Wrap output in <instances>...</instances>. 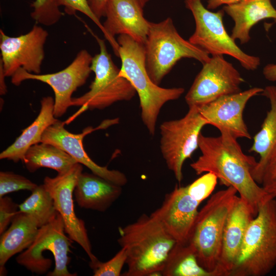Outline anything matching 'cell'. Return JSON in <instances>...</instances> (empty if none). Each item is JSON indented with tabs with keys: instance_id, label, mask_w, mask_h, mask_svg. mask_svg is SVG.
Segmentation results:
<instances>
[{
	"instance_id": "cell-4",
	"label": "cell",
	"mask_w": 276,
	"mask_h": 276,
	"mask_svg": "<svg viewBox=\"0 0 276 276\" xmlns=\"http://www.w3.org/2000/svg\"><path fill=\"white\" fill-rule=\"evenodd\" d=\"M276 265V200L260 208L246 230L230 276H264Z\"/></svg>"
},
{
	"instance_id": "cell-14",
	"label": "cell",
	"mask_w": 276,
	"mask_h": 276,
	"mask_svg": "<svg viewBox=\"0 0 276 276\" xmlns=\"http://www.w3.org/2000/svg\"><path fill=\"white\" fill-rule=\"evenodd\" d=\"M48 33L35 25L27 33L17 37L7 35L0 30V49L5 74L12 77L20 68L39 74L44 58V46Z\"/></svg>"
},
{
	"instance_id": "cell-33",
	"label": "cell",
	"mask_w": 276,
	"mask_h": 276,
	"mask_svg": "<svg viewBox=\"0 0 276 276\" xmlns=\"http://www.w3.org/2000/svg\"><path fill=\"white\" fill-rule=\"evenodd\" d=\"M61 5L64 8L65 12L70 15H75L78 11L88 17L100 28L104 35L105 32L100 20L91 10L87 0H61Z\"/></svg>"
},
{
	"instance_id": "cell-15",
	"label": "cell",
	"mask_w": 276,
	"mask_h": 276,
	"mask_svg": "<svg viewBox=\"0 0 276 276\" xmlns=\"http://www.w3.org/2000/svg\"><path fill=\"white\" fill-rule=\"evenodd\" d=\"M263 88L253 87L244 91L223 96L199 108L208 125L217 128L220 134L238 139H251L243 119V111L248 101L263 92Z\"/></svg>"
},
{
	"instance_id": "cell-27",
	"label": "cell",
	"mask_w": 276,
	"mask_h": 276,
	"mask_svg": "<svg viewBox=\"0 0 276 276\" xmlns=\"http://www.w3.org/2000/svg\"><path fill=\"white\" fill-rule=\"evenodd\" d=\"M19 211L32 216L39 228L51 221L57 213L54 200L43 184L38 186L19 205Z\"/></svg>"
},
{
	"instance_id": "cell-22",
	"label": "cell",
	"mask_w": 276,
	"mask_h": 276,
	"mask_svg": "<svg viewBox=\"0 0 276 276\" xmlns=\"http://www.w3.org/2000/svg\"><path fill=\"white\" fill-rule=\"evenodd\" d=\"M39 113L33 123L22 131L14 142L0 154L1 159L24 163L25 154L32 145L41 143L45 130L58 119L54 114V100L44 97L40 101Z\"/></svg>"
},
{
	"instance_id": "cell-28",
	"label": "cell",
	"mask_w": 276,
	"mask_h": 276,
	"mask_svg": "<svg viewBox=\"0 0 276 276\" xmlns=\"http://www.w3.org/2000/svg\"><path fill=\"white\" fill-rule=\"evenodd\" d=\"M61 6V0H35L31 5L33 10L30 15L37 23L50 26L63 16Z\"/></svg>"
},
{
	"instance_id": "cell-7",
	"label": "cell",
	"mask_w": 276,
	"mask_h": 276,
	"mask_svg": "<svg viewBox=\"0 0 276 276\" xmlns=\"http://www.w3.org/2000/svg\"><path fill=\"white\" fill-rule=\"evenodd\" d=\"M185 3L195 22V31L189 39L192 44L212 56H231L247 70L258 68L260 58L244 52L227 33L223 22V9L212 12L204 7L201 0H185Z\"/></svg>"
},
{
	"instance_id": "cell-12",
	"label": "cell",
	"mask_w": 276,
	"mask_h": 276,
	"mask_svg": "<svg viewBox=\"0 0 276 276\" xmlns=\"http://www.w3.org/2000/svg\"><path fill=\"white\" fill-rule=\"evenodd\" d=\"M239 71L223 55H213L203 64L185 100L189 107L199 108L218 98L239 93L244 82Z\"/></svg>"
},
{
	"instance_id": "cell-2",
	"label": "cell",
	"mask_w": 276,
	"mask_h": 276,
	"mask_svg": "<svg viewBox=\"0 0 276 276\" xmlns=\"http://www.w3.org/2000/svg\"><path fill=\"white\" fill-rule=\"evenodd\" d=\"M118 242L126 249L127 270L124 276L162 275L176 241L151 215L119 227Z\"/></svg>"
},
{
	"instance_id": "cell-3",
	"label": "cell",
	"mask_w": 276,
	"mask_h": 276,
	"mask_svg": "<svg viewBox=\"0 0 276 276\" xmlns=\"http://www.w3.org/2000/svg\"><path fill=\"white\" fill-rule=\"evenodd\" d=\"M122 65L119 75L128 80L137 93L141 119L149 133L154 135L160 109L167 102L178 99L182 87L163 88L150 79L146 68L144 44L122 34L117 39Z\"/></svg>"
},
{
	"instance_id": "cell-6",
	"label": "cell",
	"mask_w": 276,
	"mask_h": 276,
	"mask_svg": "<svg viewBox=\"0 0 276 276\" xmlns=\"http://www.w3.org/2000/svg\"><path fill=\"white\" fill-rule=\"evenodd\" d=\"M144 46L147 72L158 85L181 58H193L203 64L211 58L208 53L183 39L170 17L157 23L150 22Z\"/></svg>"
},
{
	"instance_id": "cell-19",
	"label": "cell",
	"mask_w": 276,
	"mask_h": 276,
	"mask_svg": "<svg viewBox=\"0 0 276 276\" xmlns=\"http://www.w3.org/2000/svg\"><path fill=\"white\" fill-rule=\"evenodd\" d=\"M255 217L247 202L237 196L224 228L220 258L214 271L215 276H230L247 227Z\"/></svg>"
},
{
	"instance_id": "cell-31",
	"label": "cell",
	"mask_w": 276,
	"mask_h": 276,
	"mask_svg": "<svg viewBox=\"0 0 276 276\" xmlns=\"http://www.w3.org/2000/svg\"><path fill=\"white\" fill-rule=\"evenodd\" d=\"M217 180L215 174L206 172L186 186L187 192L193 199L201 203L211 195Z\"/></svg>"
},
{
	"instance_id": "cell-11",
	"label": "cell",
	"mask_w": 276,
	"mask_h": 276,
	"mask_svg": "<svg viewBox=\"0 0 276 276\" xmlns=\"http://www.w3.org/2000/svg\"><path fill=\"white\" fill-rule=\"evenodd\" d=\"M93 57L87 50H81L65 68L51 74H35L20 68L11 77V82L18 86L25 80H35L48 84L54 93V114L58 118L72 106L73 93L86 83L92 72Z\"/></svg>"
},
{
	"instance_id": "cell-30",
	"label": "cell",
	"mask_w": 276,
	"mask_h": 276,
	"mask_svg": "<svg viewBox=\"0 0 276 276\" xmlns=\"http://www.w3.org/2000/svg\"><path fill=\"white\" fill-rule=\"evenodd\" d=\"M127 258L126 249H121L109 261L102 262L99 260L95 262L89 263V265L93 270L94 276H119L126 264Z\"/></svg>"
},
{
	"instance_id": "cell-32",
	"label": "cell",
	"mask_w": 276,
	"mask_h": 276,
	"mask_svg": "<svg viewBox=\"0 0 276 276\" xmlns=\"http://www.w3.org/2000/svg\"><path fill=\"white\" fill-rule=\"evenodd\" d=\"M265 191L276 197V151L255 179Z\"/></svg>"
},
{
	"instance_id": "cell-5",
	"label": "cell",
	"mask_w": 276,
	"mask_h": 276,
	"mask_svg": "<svg viewBox=\"0 0 276 276\" xmlns=\"http://www.w3.org/2000/svg\"><path fill=\"white\" fill-rule=\"evenodd\" d=\"M232 186L211 195L198 211L189 240L199 264L215 276L224 228L237 196Z\"/></svg>"
},
{
	"instance_id": "cell-17",
	"label": "cell",
	"mask_w": 276,
	"mask_h": 276,
	"mask_svg": "<svg viewBox=\"0 0 276 276\" xmlns=\"http://www.w3.org/2000/svg\"><path fill=\"white\" fill-rule=\"evenodd\" d=\"M143 7L137 0H109L106 7V20L103 24L105 38L119 57V44L116 35L125 34L145 44L149 24L144 16Z\"/></svg>"
},
{
	"instance_id": "cell-9",
	"label": "cell",
	"mask_w": 276,
	"mask_h": 276,
	"mask_svg": "<svg viewBox=\"0 0 276 276\" xmlns=\"http://www.w3.org/2000/svg\"><path fill=\"white\" fill-rule=\"evenodd\" d=\"M65 233L62 218L57 212L51 221L39 228L33 243L17 257V263L32 273L45 274L50 268L52 261L45 258L42 252L49 250L53 255L55 266L47 275H77L68 270L71 260L68 253L73 241Z\"/></svg>"
},
{
	"instance_id": "cell-25",
	"label": "cell",
	"mask_w": 276,
	"mask_h": 276,
	"mask_svg": "<svg viewBox=\"0 0 276 276\" xmlns=\"http://www.w3.org/2000/svg\"><path fill=\"white\" fill-rule=\"evenodd\" d=\"M78 162L70 154L58 147L47 143L41 142L31 146L27 151L24 164L31 173L41 168L63 172Z\"/></svg>"
},
{
	"instance_id": "cell-16",
	"label": "cell",
	"mask_w": 276,
	"mask_h": 276,
	"mask_svg": "<svg viewBox=\"0 0 276 276\" xmlns=\"http://www.w3.org/2000/svg\"><path fill=\"white\" fill-rule=\"evenodd\" d=\"M200 203L188 193L186 187L176 185L166 194L162 205L150 215L176 243L189 242Z\"/></svg>"
},
{
	"instance_id": "cell-24",
	"label": "cell",
	"mask_w": 276,
	"mask_h": 276,
	"mask_svg": "<svg viewBox=\"0 0 276 276\" xmlns=\"http://www.w3.org/2000/svg\"><path fill=\"white\" fill-rule=\"evenodd\" d=\"M261 95L269 100L270 107L260 130L254 136L252 145L249 150V152H255L260 156L256 165L251 170L255 180L276 151V86H266Z\"/></svg>"
},
{
	"instance_id": "cell-37",
	"label": "cell",
	"mask_w": 276,
	"mask_h": 276,
	"mask_svg": "<svg viewBox=\"0 0 276 276\" xmlns=\"http://www.w3.org/2000/svg\"><path fill=\"white\" fill-rule=\"evenodd\" d=\"M241 0H208L206 8L214 10L222 5H229L236 4Z\"/></svg>"
},
{
	"instance_id": "cell-18",
	"label": "cell",
	"mask_w": 276,
	"mask_h": 276,
	"mask_svg": "<svg viewBox=\"0 0 276 276\" xmlns=\"http://www.w3.org/2000/svg\"><path fill=\"white\" fill-rule=\"evenodd\" d=\"M64 125V122L57 120L45 130L41 142L54 145L62 149L93 173L107 180L122 187L127 183V178L124 173L98 165L85 152L83 140L86 134L93 131L91 127H87L81 133L75 134L67 131Z\"/></svg>"
},
{
	"instance_id": "cell-13",
	"label": "cell",
	"mask_w": 276,
	"mask_h": 276,
	"mask_svg": "<svg viewBox=\"0 0 276 276\" xmlns=\"http://www.w3.org/2000/svg\"><path fill=\"white\" fill-rule=\"evenodd\" d=\"M82 171V165L77 163L68 170L58 173L55 177L46 176L43 185L52 196L57 212L62 218L66 233L82 247L90 262L93 263L98 260L92 251L85 223L75 214L73 199L75 188Z\"/></svg>"
},
{
	"instance_id": "cell-38",
	"label": "cell",
	"mask_w": 276,
	"mask_h": 276,
	"mask_svg": "<svg viewBox=\"0 0 276 276\" xmlns=\"http://www.w3.org/2000/svg\"><path fill=\"white\" fill-rule=\"evenodd\" d=\"M6 77L3 63L0 60V95H4L7 93V87L5 78Z\"/></svg>"
},
{
	"instance_id": "cell-34",
	"label": "cell",
	"mask_w": 276,
	"mask_h": 276,
	"mask_svg": "<svg viewBox=\"0 0 276 276\" xmlns=\"http://www.w3.org/2000/svg\"><path fill=\"white\" fill-rule=\"evenodd\" d=\"M19 211V205L8 196L0 198V235H1L11 224Z\"/></svg>"
},
{
	"instance_id": "cell-10",
	"label": "cell",
	"mask_w": 276,
	"mask_h": 276,
	"mask_svg": "<svg viewBox=\"0 0 276 276\" xmlns=\"http://www.w3.org/2000/svg\"><path fill=\"white\" fill-rule=\"evenodd\" d=\"M206 125L199 108L192 106L183 117L165 121L160 126V151L167 167L179 182L183 179V164L198 148L201 130Z\"/></svg>"
},
{
	"instance_id": "cell-1",
	"label": "cell",
	"mask_w": 276,
	"mask_h": 276,
	"mask_svg": "<svg viewBox=\"0 0 276 276\" xmlns=\"http://www.w3.org/2000/svg\"><path fill=\"white\" fill-rule=\"evenodd\" d=\"M198 148L201 154L190 165L196 174L212 173L221 183L236 189L239 196L250 206L255 217L263 204L276 197L254 180L251 170L257 161L243 152L237 139L227 134L206 136L201 133Z\"/></svg>"
},
{
	"instance_id": "cell-20",
	"label": "cell",
	"mask_w": 276,
	"mask_h": 276,
	"mask_svg": "<svg viewBox=\"0 0 276 276\" xmlns=\"http://www.w3.org/2000/svg\"><path fill=\"white\" fill-rule=\"evenodd\" d=\"M122 187L93 173L82 172L74 195L77 203L81 208L104 212L120 196Z\"/></svg>"
},
{
	"instance_id": "cell-23",
	"label": "cell",
	"mask_w": 276,
	"mask_h": 276,
	"mask_svg": "<svg viewBox=\"0 0 276 276\" xmlns=\"http://www.w3.org/2000/svg\"><path fill=\"white\" fill-rule=\"evenodd\" d=\"M39 227L30 215L18 211L10 226L1 236L0 267L14 255L27 249L34 241Z\"/></svg>"
},
{
	"instance_id": "cell-39",
	"label": "cell",
	"mask_w": 276,
	"mask_h": 276,
	"mask_svg": "<svg viewBox=\"0 0 276 276\" xmlns=\"http://www.w3.org/2000/svg\"><path fill=\"white\" fill-rule=\"evenodd\" d=\"M149 0H137L141 6L144 8L145 5Z\"/></svg>"
},
{
	"instance_id": "cell-21",
	"label": "cell",
	"mask_w": 276,
	"mask_h": 276,
	"mask_svg": "<svg viewBox=\"0 0 276 276\" xmlns=\"http://www.w3.org/2000/svg\"><path fill=\"white\" fill-rule=\"evenodd\" d=\"M223 10L235 22L231 36L241 44L250 40V29L260 20L271 18L276 22V9L271 0H241L225 5Z\"/></svg>"
},
{
	"instance_id": "cell-8",
	"label": "cell",
	"mask_w": 276,
	"mask_h": 276,
	"mask_svg": "<svg viewBox=\"0 0 276 276\" xmlns=\"http://www.w3.org/2000/svg\"><path fill=\"white\" fill-rule=\"evenodd\" d=\"M95 37L100 48L90 65L95 79L87 92L72 99V106H81L82 111L103 109L116 102L129 101L136 93L130 82L119 75L120 68L114 63L104 41L96 35Z\"/></svg>"
},
{
	"instance_id": "cell-35",
	"label": "cell",
	"mask_w": 276,
	"mask_h": 276,
	"mask_svg": "<svg viewBox=\"0 0 276 276\" xmlns=\"http://www.w3.org/2000/svg\"><path fill=\"white\" fill-rule=\"evenodd\" d=\"M87 1L91 10L99 20L105 16L106 7L109 0Z\"/></svg>"
},
{
	"instance_id": "cell-26",
	"label": "cell",
	"mask_w": 276,
	"mask_h": 276,
	"mask_svg": "<svg viewBox=\"0 0 276 276\" xmlns=\"http://www.w3.org/2000/svg\"><path fill=\"white\" fill-rule=\"evenodd\" d=\"M164 276H214L198 263L190 242L176 243L170 251L162 272Z\"/></svg>"
},
{
	"instance_id": "cell-29",
	"label": "cell",
	"mask_w": 276,
	"mask_h": 276,
	"mask_svg": "<svg viewBox=\"0 0 276 276\" xmlns=\"http://www.w3.org/2000/svg\"><path fill=\"white\" fill-rule=\"evenodd\" d=\"M38 185L26 177L11 171L0 172V198L19 190L33 191Z\"/></svg>"
},
{
	"instance_id": "cell-36",
	"label": "cell",
	"mask_w": 276,
	"mask_h": 276,
	"mask_svg": "<svg viewBox=\"0 0 276 276\" xmlns=\"http://www.w3.org/2000/svg\"><path fill=\"white\" fill-rule=\"evenodd\" d=\"M263 74L267 80L276 82V64L269 63L265 65L263 70Z\"/></svg>"
}]
</instances>
